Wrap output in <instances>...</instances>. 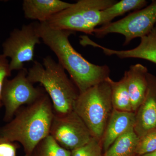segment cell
I'll return each instance as SVG.
<instances>
[{"label": "cell", "mask_w": 156, "mask_h": 156, "mask_svg": "<svg viewBox=\"0 0 156 156\" xmlns=\"http://www.w3.org/2000/svg\"><path fill=\"white\" fill-rule=\"evenodd\" d=\"M36 27L41 40L55 53L80 94L109 77L107 65L91 63L73 47L69 37L74 32L52 28L46 22H36Z\"/></svg>", "instance_id": "cell-1"}, {"label": "cell", "mask_w": 156, "mask_h": 156, "mask_svg": "<svg viewBox=\"0 0 156 156\" xmlns=\"http://www.w3.org/2000/svg\"><path fill=\"white\" fill-rule=\"evenodd\" d=\"M41 38L37 32L36 22L24 24L20 28H15L3 42V53L9 62L10 69L19 71L23 68L26 62L34 61L35 48L41 44Z\"/></svg>", "instance_id": "cell-8"}, {"label": "cell", "mask_w": 156, "mask_h": 156, "mask_svg": "<svg viewBox=\"0 0 156 156\" xmlns=\"http://www.w3.org/2000/svg\"><path fill=\"white\" fill-rule=\"evenodd\" d=\"M50 135L58 145L70 151L86 144L92 137L75 111L62 116L54 115Z\"/></svg>", "instance_id": "cell-9"}, {"label": "cell", "mask_w": 156, "mask_h": 156, "mask_svg": "<svg viewBox=\"0 0 156 156\" xmlns=\"http://www.w3.org/2000/svg\"><path fill=\"white\" fill-rule=\"evenodd\" d=\"M53 104L45 92L35 102L23 106L7 124L0 127V137L20 144L25 156L50 135L54 117Z\"/></svg>", "instance_id": "cell-2"}, {"label": "cell", "mask_w": 156, "mask_h": 156, "mask_svg": "<svg viewBox=\"0 0 156 156\" xmlns=\"http://www.w3.org/2000/svg\"><path fill=\"white\" fill-rule=\"evenodd\" d=\"M101 49L107 56H116L120 58H137L145 59L156 64V24L147 35L140 38L136 48L128 50H112L101 47Z\"/></svg>", "instance_id": "cell-14"}, {"label": "cell", "mask_w": 156, "mask_h": 156, "mask_svg": "<svg viewBox=\"0 0 156 156\" xmlns=\"http://www.w3.org/2000/svg\"><path fill=\"white\" fill-rule=\"evenodd\" d=\"M156 150V129L149 131L138 138L136 156L151 153Z\"/></svg>", "instance_id": "cell-20"}, {"label": "cell", "mask_w": 156, "mask_h": 156, "mask_svg": "<svg viewBox=\"0 0 156 156\" xmlns=\"http://www.w3.org/2000/svg\"><path fill=\"white\" fill-rule=\"evenodd\" d=\"M72 4L60 0H24L22 9L26 19L46 22Z\"/></svg>", "instance_id": "cell-13"}, {"label": "cell", "mask_w": 156, "mask_h": 156, "mask_svg": "<svg viewBox=\"0 0 156 156\" xmlns=\"http://www.w3.org/2000/svg\"><path fill=\"white\" fill-rule=\"evenodd\" d=\"M138 140V136L132 128L119 137L103 153V156H136Z\"/></svg>", "instance_id": "cell-15"}, {"label": "cell", "mask_w": 156, "mask_h": 156, "mask_svg": "<svg viewBox=\"0 0 156 156\" xmlns=\"http://www.w3.org/2000/svg\"><path fill=\"white\" fill-rule=\"evenodd\" d=\"M113 110L111 89L107 79L80 94L74 108L92 136L100 140Z\"/></svg>", "instance_id": "cell-4"}, {"label": "cell", "mask_w": 156, "mask_h": 156, "mask_svg": "<svg viewBox=\"0 0 156 156\" xmlns=\"http://www.w3.org/2000/svg\"><path fill=\"white\" fill-rule=\"evenodd\" d=\"M29 156H72L71 151L62 147L50 135L42 140Z\"/></svg>", "instance_id": "cell-18"}, {"label": "cell", "mask_w": 156, "mask_h": 156, "mask_svg": "<svg viewBox=\"0 0 156 156\" xmlns=\"http://www.w3.org/2000/svg\"><path fill=\"white\" fill-rule=\"evenodd\" d=\"M19 147L18 143L0 137V156H17Z\"/></svg>", "instance_id": "cell-22"}, {"label": "cell", "mask_w": 156, "mask_h": 156, "mask_svg": "<svg viewBox=\"0 0 156 156\" xmlns=\"http://www.w3.org/2000/svg\"><path fill=\"white\" fill-rule=\"evenodd\" d=\"M148 73L147 68L140 63L132 65L124 73L123 77L126 80L134 112L145 99L148 87Z\"/></svg>", "instance_id": "cell-11"}, {"label": "cell", "mask_w": 156, "mask_h": 156, "mask_svg": "<svg viewBox=\"0 0 156 156\" xmlns=\"http://www.w3.org/2000/svg\"><path fill=\"white\" fill-rule=\"evenodd\" d=\"M134 112L113 109L101 140L104 153L119 137L134 128Z\"/></svg>", "instance_id": "cell-12"}, {"label": "cell", "mask_w": 156, "mask_h": 156, "mask_svg": "<svg viewBox=\"0 0 156 156\" xmlns=\"http://www.w3.org/2000/svg\"><path fill=\"white\" fill-rule=\"evenodd\" d=\"M139 156H156V150L151 153L146 154Z\"/></svg>", "instance_id": "cell-23"}, {"label": "cell", "mask_w": 156, "mask_h": 156, "mask_svg": "<svg viewBox=\"0 0 156 156\" xmlns=\"http://www.w3.org/2000/svg\"><path fill=\"white\" fill-rule=\"evenodd\" d=\"M28 70L25 68L18 71L13 79L4 82L2 101L5 107L3 121L8 122L23 105L35 102L46 92L44 89L35 87L27 77Z\"/></svg>", "instance_id": "cell-7"}, {"label": "cell", "mask_w": 156, "mask_h": 156, "mask_svg": "<svg viewBox=\"0 0 156 156\" xmlns=\"http://www.w3.org/2000/svg\"><path fill=\"white\" fill-rule=\"evenodd\" d=\"M85 37V36L83 37H82V39H83V37ZM81 42H82V41H81V44H82V43H81Z\"/></svg>", "instance_id": "cell-24"}, {"label": "cell", "mask_w": 156, "mask_h": 156, "mask_svg": "<svg viewBox=\"0 0 156 156\" xmlns=\"http://www.w3.org/2000/svg\"><path fill=\"white\" fill-rule=\"evenodd\" d=\"M117 2L115 0H79L55 14L46 23L56 29L92 34L98 26L103 25L104 10Z\"/></svg>", "instance_id": "cell-5"}, {"label": "cell", "mask_w": 156, "mask_h": 156, "mask_svg": "<svg viewBox=\"0 0 156 156\" xmlns=\"http://www.w3.org/2000/svg\"><path fill=\"white\" fill-rule=\"evenodd\" d=\"M107 80L111 89L112 101L113 109L119 111L133 112L125 78L123 77L119 81L113 80L110 77Z\"/></svg>", "instance_id": "cell-16"}, {"label": "cell", "mask_w": 156, "mask_h": 156, "mask_svg": "<svg viewBox=\"0 0 156 156\" xmlns=\"http://www.w3.org/2000/svg\"><path fill=\"white\" fill-rule=\"evenodd\" d=\"M71 151L72 156H103L101 141L93 136L86 144Z\"/></svg>", "instance_id": "cell-19"}, {"label": "cell", "mask_w": 156, "mask_h": 156, "mask_svg": "<svg viewBox=\"0 0 156 156\" xmlns=\"http://www.w3.org/2000/svg\"><path fill=\"white\" fill-rule=\"evenodd\" d=\"M43 64L34 61L28 70L27 77L33 83L44 87L53 104L54 114L65 115L74 111L80 95L79 90L65 70L51 56L43 58Z\"/></svg>", "instance_id": "cell-3"}, {"label": "cell", "mask_w": 156, "mask_h": 156, "mask_svg": "<svg viewBox=\"0 0 156 156\" xmlns=\"http://www.w3.org/2000/svg\"><path fill=\"white\" fill-rule=\"evenodd\" d=\"M11 72L8 58L2 53L0 54V108L3 106L2 96L4 82L6 79L11 76Z\"/></svg>", "instance_id": "cell-21"}, {"label": "cell", "mask_w": 156, "mask_h": 156, "mask_svg": "<svg viewBox=\"0 0 156 156\" xmlns=\"http://www.w3.org/2000/svg\"><path fill=\"white\" fill-rule=\"evenodd\" d=\"M145 99L134 112V131L138 138L156 129V77L148 73Z\"/></svg>", "instance_id": "cell-10"}, {"label": "cell", "mask_w": 156, "mask_h": 156, "mask_svg": "<svg viewBox=\"0 0 156 156\" xmlns=\"http://www.w3.org/2000/svg\"><path fill=\"white\" fill-rule=\"evenodd\" d=\"M156 24V0L143 9L134 11L126 17L96 28L94 34L97 37H103L110 34H119L125 37L124 45L134 39L145 36Z\"/></svg>", "instance_id": "cell-6"}, {"label": "cell", "mask_w": 156, "mask_h": 156, "mask_svg": "<svg viewBox=\"0 0 156 156\" xmlns=\"http://www.w3.org/2000/svg\"><path fill=\"white\" fill-rule=\"evenodd\" d=\"M145 0H122L117 2L102 12L103 25L112 22L114 18L127 12L138 11L143 9L147 5Z\"/></svg>", "instance_id": "cell-17"}]
</instances>
